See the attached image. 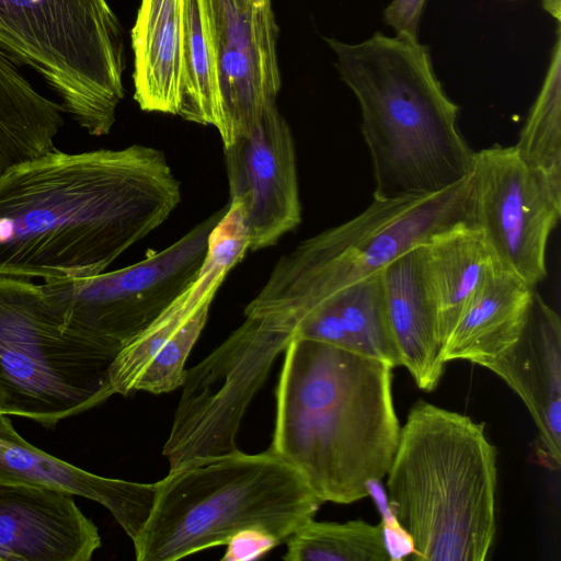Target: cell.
<instances>
[{"mask_svg":"<svg viewBox=\"0 0 561 561\" xmlns=\"http://www.w3.org/2000/svg\"><path fill=\"white\" fill-rule=\"evenodd\" d=\"M181 202L162 150H57L0 174V275L44 282L105 272Z\"/></svg>","mask_w":561,"mask_h":561,"instance_id":"obj_1","label":"cell"},{"mask_svg":"<svg viewBox=\"0 0 561 561\" xmlns=\"http://www.w3.org/2000/svg\"><path fill=\"white\" fill-rule=\"evenodd\" d=\"M268 449L323 502L367 497L400 437L392 367L331 344L293 340L284 352Z\"/></svg>","mask_w":561,"mask_h":561,"instance_id":"obj_2","label":"cell"},{"mask_svg":"<svg viewBox=\"0 0 561 561\" xmlns=\"http://www.w3.org/2000/svg\"><path fill=\"white\" fill-rule=\"evenodd\" d=\"M324 39L360 107L374 198L434 194L470 175L474 151L458 129V105L436 77L426 45L379 31L356 44Z\"/></svg>","mask_w":561,"mask_h":561,"instance_id":"obj_3","label":"cell"},{"mask_svg":"<svg viewBox=\"0 0 561 561\" xmlns=\"http://www.w3.org/2000/svg\"><path fill=\"white\" fill-rule=\"evenodd\" d=\"M390 511L422 561H484L496 534V448L485 424L423 400L386 474Z\"/></svg>","mask_w":561,"mask_h":561,"instance_id":"obj_4","label":"cell"},{"mask_svg":"<svg viewBox=\"0 0 561 561\" xmlns=\"http://www.w3.org/2000/svg\"><path fill=\"white\" fill-rule=\"evenodd\" d=\"M150 515L133 541L137 561H175L225 546L238 531L264 530L282 543L322 502L297 470L270 449L202 459L157 482Z\"/></svg>","mask_w":561,"mask_h":561,"instance_id":"obj_5","label":"cell"},{"mask_svg":"<svg viewBox=\"0 0 561 561\" xmlns=\"http://www.w3.org/2000/svg\"><path fill=\"white\" fill-rule=\"evenodd\" d=\"M462 225L472 226L470 175L434 194L373 198L353 219L301 241L280 256L260 293L299 321L342 288Z\"/></svg>","mask_w":561,"mask_h":561,"instance_id":"obj_6","label":"cell"},{"mask_svg":"<svg viewBox=\"0 0 561 561\" xmlns=\"http://www.w3.org/2000/svg\"><path fill=\"white\" fill-rule=\"evenodd\" d=\"M0 48L36 71L91 136L124 98L123 28L107 0H0Z\"/></svg>","mask_w":561,"mask_h":561,"instance_id":"obj_7","label":"cell"},{"mask_svg":"<svg viewBox=\"0 0 561 561\" xmlns=\"http://www.w3.org/2000/svg\"><path fill=\"white\" fill-rule=\"evenodd\" d=\"M114 359L62 329L42 284L0 275V413L51 426L100 405Z\"/></svg>","mask_w":561,"mask_h":561,"instance_id":"obj_8","label":"cell"},{"mask_svg":"<svg viewBox=\"0 0 561 561\" xmlns=\"http://www.w3.org/2000/svg\"><path fill=\"white\" fill-rule=\"evenodd\" d=\"M219 209L178 241L140 262L89 277L44 282L61 327L117 356L197 277Z\"/></svg>","mask_w":561,"mask_h":561,"instance_id":"obj_9","label":"cell"},{"mask_svg":"<svg viewBox=\"0 0 561 561\" xmlns=\"http://www.w3.org/2000/svg\"><path fill=\"white\" fill-rule=\"evenodd\" d=\"M470 183L472 227L500 265L535 287L547 276V244L561 216V196L514 146L474 152Z\"/></svg>","mask_w":561,"mask_h":561,"instance_id":"obj_10","label":"cell"},{"mask_svg":"<svg viewBox=\"0 0 561 561\" xmlns=\"http://www.w3.org/2000/svg\"><path fill=\"white\" fill-rule=\"evenodd\" d=\"M248 250L247 234L239 225L217 224L195 280L113 360L108 371L111 396L133 391L161 394L181 388L186 360L206 325L211 301Z\"/></svg>","mask_w":561,"mask_h":561,"instance_id":"obj_11","label":"cell"},{"mask_svg":"<svg viewBox=\"0 0 561 561\" xmlns=\"http://www.w3.org/2000/svg\"><path fill=\"white\" fill-rule=\"evenodd\" d=\"M230 202L242 213L249 250L274 245L301 222L295 142L276 103L224 147Z\"/></svg>","mask_w":561,"mask_h":561,"instance_id":"obj_12","label":"cell"},{"mask_svg":"<svg viewBox=\"0 0 561 561\" xmlns=\"http://www.w3.org/2000/svg\"><path fill=\"white\" fill-rule=\"evenodd\" d=\"M217 56L222 146L248 134L282 87L271 4L240 9L231 0H207Z\"/></svg>","mask_w":561,"mask_h":561,"instance_id":"obj_13","label":"cell"},{"mask_svg":"<svg viewBox=\"0 0 561 561\" xmlns=\"http://www.w3.org/2000/svg\"><path fill=\"white\" fill-rule=\"evenodd\" d=\"M100 547L72 494L0 482V561H88Z\"/></svg>","mask_w":561,"mask_h":561,"instance_id":"obj_14","label":"cell"},{"mask_svg":"<svg viewBox=\"0 0 561 561\" xmlns=\"http://www.w3.org/2000/svg\"><path fill=\"white\" fill-rule=\"evenodd\" d=\"M522 399L538 430V457L561 465V321L535 290L517 342L488 366Z\"/></svg>","mask_w":561,"mask_h":561,"instance_id":"obj_15","label":"cell"},{"mask_svg":"<svg viewBox=\"0 0 561 561\" xmlns=\"http://www.w3.org/2000/svg\"><path fill=\"white\" fill-rule=\"evenodd\" d=\"M0 482L60 490L95 501L107 508L135 541L150 515L157 482L140 483L84 471L25 440L8 415L0 413Z\"/></svg>","mask_w":561,"mask_h":561,"instance_id":"obj_16","label":"cell"},{"mask_svg":"<svg viewBox=\"0 0 561 561\" xmlns=\"http://www.w3.org/2000/svg\"><path fill=\"white\" fill-rule=\"evenodd\" d=\"M391 329L404 366L417 387L434 390L444 373L443 341L426 244L411 249L381 272Z\"/></svg>","mask_w":561,"mask_h":561,"instance_id":"obj_17","label":"cell"},{"mask_svg":"<svg viewBox=\"0 0 561 561\" xmlns=\"http://www.w3.org/2000/svg\"><path fill=\"white\" fill-rule=\"evenodd\" d=\"M534 291L494 261L445 340L443 362L467 360L488 368L519 339Z\"/></svg>","mask_w":561,"mask_h":561,"instance_id":"obj_18","label":"cell"},{"mask_svg":"<svg viewBox=\"0 0 561 561\" xmlns=\"http://www.w3.org/2000/svg\"><path fill=\"white\" fill-rule=\"evenodd\" d=\"M184 0H141L131 30L134 99L147 112L178 115Z\"/></svg>","mask_w":561,"mask_h":561,"instance_id":"obj_19","label":"cell"},{"mask_svg":"<svg viewBox=\"0 0 561 561\" xmlns=\"http://www.w3.org/2000/svg\"><path fill=\"white\" fill-rule=\"evenodd\" d=\"M21 65L0 48V174L55 149L62 107L27 80Z\"/></svg>","mask_w":561,"mask_h":561,"instance_id":"obj_20","label":"cell"},{"mask_svg":"<svg viewBox=\"0 0 561 561\" xmlns=\"http://www.w3.org/2000/svg\"><path fill=\"white\" fill-rule=\"evenodd\" d=\"M426 257L444 344L495 260L470 225L435 236L426 244Z\"/></svg>","mask_w":561,"mask_h":561,"instance_id":"obj_21","label":"cell"},{"mask_svg":"<svg viewBox=\"0 0 561 561\" xmlns=\"http://www.w3.org/2000/svg\"><path fill=\"white\" fill-rule=\"evenodd\" d=\"M184 33L178 115L219 134L224 127L217 56L207 0H184Z\"/></svg>","mask_w":561,"mask_h":561,"instance_id":"obj_22","label":"cell"},{"mask_svg":"<svg viewBox=\"0 0 561 561\" xmlns=\"http://www.w3.org/2000/svg\"><path fill=\"white\" fill-rule=\"evenodd\" d=\"M520 160L561 196V32L542 87L514 146Z\"/></svg>","mask_w":561,"mask_h":561,"instance_id":"obj_23","label":"cell"},{"mask_svg":"<svg viewBox=\"0 0 561 561\" xmlns=\"http://www.w3.org/2000/svg\"><path fill=\"white\" fill-rule=\"evenodd\" d=\"M286 542L287 561H389L393 557L381 525L362 519L317 522L298 528Z\"/></svg>","mask_w":561,"mask_h":561,"instance_id":"obj_24","label":"cell"},{"mask_svg":"<svg viewBox=\"0 0 561 561\" xmlns=\"http://www.w3.org/2000/svg\"><path fill=\"white\" fill-rule=\"evenodd\" d=\"M381 272L342 288L325 300L335 307L358 353L396 368L401 366V357L389 320Z\"/></svg>","mask_w":561,"mask_h":561,"instance_id":"obj_25","label":"cell"},{"mask_svg":"<svg viewBox=\"0 0 561 561\" xmlns=\"http://www.w3.org/2000/svg\"><path fill=\"white\" fill-rule=\"evenodd\" d=\"M282 542L273 535L256 528H247L234 534L225 545L222 561H251L268 553Z\"/></svg>","mask_w":561,"mask_h":561,"instance_id":"obj_26","label":"cell"},{"mask_svg":"<svg viewBox=\"0 0 561 561\" xmlns=\"http://www.w3.org/2000/svg\"><path fill=\"white\" fill-rule=\"evenodd\" d=\"M426 0H392L383 11V21L398 35L417 37Z\"/></svg>","mask_w":561,"mask_h":561,"instance_id":"obj_27","label":"cell"},{"mask_svg":"<svg viewBox=\"0 0 561 561\" xmlns=\"http://www.w3.org/2000/svg\"><path fill=\"white\" fill-rule=\"evenodd\" d=\"M542 7L557 20L558 23H560L561 0H542Z\"/></svg>","mask_w":561,"mask_h":561,"instance_id":"obj_28","label":"cell"},{"mask_svg":"<svg viewBox=\"0 0 561 561\" xmlns=\"http://www.w3.org/2000/svg\"><path fill=\"white\" fill-rule=\"evenodd\" d=\"M237 7L243 10L260 8L271 4V0H231Z\"/></svg>","mask_w":561,"mask_h":561,"instance_id":"obj_29","label":"cell"}]
</instances>
